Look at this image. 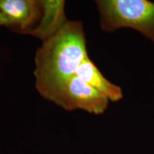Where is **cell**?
<instances>
[{
	"label": "cell",
	"instance_id": "obj_1",
	"mask_svg": "<svg viewBox=\"0 0 154 154\" xmlns=\"http://www.w3.org/2000/svg\"><path fill=\"white\" fill-rule=\"evenodd\" d=\"M88 57L82 22L67 21L56 33L43 41L35 56L36 87L42 96L76 74Z\"/></svg>",
	"mask_w": 154,
	"mask_h": 154
},
{
	"label": "cell",
	"instance_id": "obj_2",
	"mask_svg": "<svg viewBox=\"0 0 154 154\" xmlns=\"http://www.w3.org/2000/svg\"><path fill=\"white\" fill-rule=\"evenodd\" d=\"M100 26L104 32L135 29L154 43V2L147 0H99Z\"/></svg>",
	"mask_w": 154,
	"mask_h": 154
},
{
	"label": "cell",
	"instance_id": "obj_3",
	"mask_svg": "<svg viewBox=\"0 0 154 154\" xmlns=\"http://www.w3.org/2000/svg\"><path fill=\"white\" fill-rule=\"evenodd\" d=\"M42 96L66 111L82 109L96 115L106 110L109 101L76 74L54 86Z\"/></svg>",
	"mask_w": 154,
	"mask_h": 154
},
{
	"label": "cell",
	"instance_id": "obj_4",
	"mask_svg": "<svg viewBox=\"0 0 154 154\" xmlns=\"http://www.w3.org/2000/svg\"><path fill=\"white\" fill-rule=\"evenodd\" d=\"M0 11L10 22L9 29L29 34L39 22L43 7L36 0H0Z\"/></svg>",
	"mask_w": 154,
	"mask_h": 154
},
{
	"label": "cell",
	"instance_id": "obj_5",
	"mask_svg": "<svg viewBox=\"0 0 154 154\" xmlns=\"http://www.w3.org/2000/svg\"><path fill=\"white\" fill-rule=\"evenodd\" d=\"M76 75L109 100L118 101L123 98L121 87L109 82L89 57H86L78 67Z\"/></svg>",
	"mask_w": 154,
	"mask_h": 154
},
{
	"label": "cell",
	"instance_id": "obj_6",
	"mask_svg": "<svg viewBox=\"0 0 154 154\" xmlns=\"http://www.w3.org/2000/svg\"><path fill=\"white\" fill-rule=\"evenodd\" d=\"M43 11L37 26L29 33L42 40L54 35L67 21L64 12V1L47 0L42 1Z\"/></svg>",
	"mask_w": 154,
	"mask_h": 154
},
{
	"label": "cell",
	"instance_id": "obj_7",
	"mask_svg": "<svg viewBox=\"0 0 154 154\" xmlns=\"http://www.w3.org/2000/svg\"><path fill=\"white\" fill-rule=\"evenodd\" d=\"M0 26H5L8 28L10 26V22L8 19L1 12V11H0Z\"/></svg>",
	"mask_w": 154,
	"mask_h": 154
}]
</instances>
